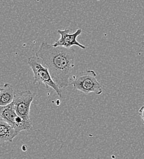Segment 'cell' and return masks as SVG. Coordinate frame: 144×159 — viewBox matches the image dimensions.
<instances>
[{"label": "cell", "instance_id": "obj_1", "mask_svg": "<svg viewBox=\"0 0 144 159\" xmlns=\"http://www.w3.org/2000/svg\"><path fill=\"white\" fill-rule=\"evenodd\" d=\"M36 57L42 60L47 67L54 82L61 88H66L71 84V77L75 67L74 50L42 42Z\"/></svg>", "mask_w": 144, "mask_h": 159}, {"label": "cell", "instance_id": "obj_2", "mask_svg": "<svg viewBox=\"0 0 144 159\" xmlns=\"http://www.w3.org/2000/svg\"><path fill=\"white\" fill-rule=\"evenodd\" d=\"M96 74L93 70H85L77 75L73 76L71 84L74 88L85 94L93 93L101 95L103 88L96 79Z\"/></svg>", "mask_w": 144, "mask_h": 159}, {"label": "cell", "instance_id": "obj_3", "mask_svg": "<svg viewBox=\"0 0 144 159\" xmlns=\"http://www.w3.org/2000/svg\"><path fill=\"white\" fill-rule=\"evenodd\" d=\"M28 64L33 70V84H44L46 89H53L57 93L60 98H63L62 89L52 79L47 67L42 66L36 57H31L28 59Z\"/></svg>", "mask_w": 144, "mask_h": 159}, {"label": "cell", "instance_id": "obj_4", "mask_svg": "<svg viewBox=\"0 0 144 159\" xmlns=\"http://www.w3.org/2000/svg\"><path fill=\"white\" fill-rule=\"evenodd\" d=\"M0 118L5 120L15 130L17 134L32 128L31 121L25 120L17 115L13 102L6 107H0Z\"/></svg>", "mask_w": 144, "mask_h": 159}, {"label": "cell", "instance_id": "obj_5", "mask_svg": "<svg viewBox=\"0 0 144 159\" xmlns=\"http://www.w3.org/2000/svg\"><path fill=\"white\" fill-rule=\"evenodd\" d=\"M34 100V96L30 91H22L16 94L13 101L16 113L21 118L31 121L30 117L31 105Z\"/></svg>", "mask_w": 144, "mask_h": 159}, {"label": "cell", "instance_id": "obj_6", "mask_svg": "<svg viewBox=\"0 0 144 159\" xmlns=\"http://www.w3.org/2000/svg\"><path fill=\"white\" fill-rule=\"evenodd\" d=\"M58 33L61 36L60 39L55 42L53 46L54 47H62L67 49L71 48L72 46H77L82 49H85L86 47L80 43L77 40V38L82 34V30L79 28L74 33H70L69 30L65 29L64 30H58Z\"/></svg>", "mask_w": 144, "mask_h": 159}, {"label": "cell", "instance_id": "obj_7", "mask_svg": "<svg viewBox=\"0 0 144 159\" xmlns=\"http://www.w3.org/2000/svg\"><path fill=\"white\" fill-rule=\"evenodd\" d=\"M16 91L12 84L6 83L0 92V107H6L14 101Z\"/></svg>", "mask_w": 144, "mask_h": 159}, {"label": "cell", "instance_id": "obj_8", "mask_svg": "<svg viewBox=\"0 0 144 159\" xmlns=\"http://www.w3.org/2000/svg\"><path fill=\"white\" fill-rule=\"evenodd\" d=\"M18 135L11 125L0 118V143H12Z\"/></svg>", "mask_w": 144, "mask_h": 159}, {"label": "cell", "instance_id": "obj_9", "mask_svg": "<svg viewBox=\"0 0 144 159\" xmlns=\"http://www.w3.org/2000/svg\"><path fill=\"white\" fill-rule=\"evenodd\" d=\"M139 115H140L142 121L144 124V105H142L139 110Z\"/></svg>", "mask_w": 144, "mask_h": 159}, {"label": "cell", "instance_id": "obj_10", "mask_svg": "<svg viewBox=\"0 0 144 159\" xmlns=\"http://www.w3.org/2000/svg\"><path fill=\"white\" fill-rule=\"evenodd\" d=\"M21 149H22V151H23V152H26V151H27V149H28L27 146H26V145H23L22 147H21Z\"/></svg>", "mask_w": 144, "mask_h": 159}, {"label": "cell", "instance_id": "obj_11", "mask_svg": "<svg viewBox=\"0 0 144 159\" xmlns=\"http://www.w3.org/2000/svg\"><path fill=\"white\" fill-rule=\"evenodd\" d=\"M1 89H2V88H0V92H1Z\"/></svg>", "mask_w": 144, "mask_h": 159}]
</instances>
